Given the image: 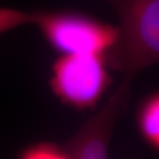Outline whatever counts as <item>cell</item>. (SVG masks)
Masks as SVG:
<instances>
[{"instance_id": "1", "label": "cell", "mask_w": 159, "mask_h": 159, "mask_svg": "<svg viewBox=\"0 0 159 159\" xmlns=\"http://www.w3.org/2000/svg\"><path fill=\"white\" fill-rule=\"evenodd\" d=\"M119 19L118 36L105 57L109 67L134 79L159 64V0H102Z\"/></svg>"}, {"instance_id": "2", "label": "cell", "mask_w": 159, "mask_h": 159, "mask_svg": "<svg viewBox=\"0 0 159 159\" xmlns=\"http://www.w3.org/2000/svg\"><path fill=\"white\" fill-rule=\"evenodd\" d=\"M33 25L59 55H106L119 33L118 27L72 10L34 11Z\"/></svg>"}, {"instance_id": "3", "label": "cell", "mask_w": 159, "mask_h": 159, "mask_svg": "<svg viewBox=\"0 0 159 159\" xmlns=\"http://www.w3.org/2000/svg\"><path fill=\"white\" fill-rule=\"evenodd\" d=\"M109 68L103 54L59 55L49 84L63 104L76 111L92 110L111 85Z\"/></svg>"}, {"instance_id": "4", "label": "cell", "mask_w": 159, "mask_h": 159, "mask_svg": "<svg viewBox=\"0 0 159 159\" xmlns=\"http://www.w3.org/2000/svg\"><path fill=\"white\" fill-rule=\"evenodd\" d=\"M132 80L124 76L101 109L63 143L68 159H103L108 157L116 125L129 103Z\"/></svg>"}, {"instance_id": "5", "label": "cell", "mask_w": 159, "mask_h": 159, "mask_svg": "<svg viewBox=\"0 0 159 159\" xmlns=\"http://www.w3.org/2000/svg\"><path fill=\"white\" fill-rule=\"evenodd\" d=\"M135 122L144 142L159 153V90L148 95L139 104Z\"/></svg>"}, {"instance_id": "6", "label": "cell", "mask_w": 159, "mask_h": 159, "mask_svg": "<svg viewBox=\"0 0 159 159\" xmlns=\"http://www.w3.org/2000/svg\"><path fill=\"white\" fill-rule=\"evenodd\" d=\"M21 159H68L63 143L41 141L24 147L18 153Z\"/></svg>"}, {"instance_id": "7", "label": "cell", "mask_w": 159, "mask_h": 159, "mask_svg": "<svg viewBox=\"0 0 159 159\" xmlns=\"http://www.w3.org/2000/svg\"><path fill=\"white\" fill-rule=\"evenodd\" d=\"M34 12L0 8V34L27 24H33Z\"/></svg>"}]
</instances>
